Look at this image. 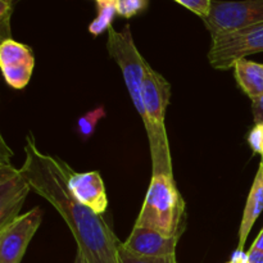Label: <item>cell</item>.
Masks as SVG:
<instances>
[{"instance_id":"obj_1","label":"cell","mask_w":263,"mask_h":263,"mask_svg":"<svg viewBox=\"0 0 263 263\" xmlns=\"http://www.w3.org/2000/svg\"><path fill=\"white\" fill-rule=\"evenodd\" d=\"M26 159L21 171L33 192L48 200L61 215L87 263H121V241L102 215L80 203L68 186L72 168L55 157L41 153L28 134Z\"/></svg>"},{"instance_id":"obj_2","label":"cell","mask_w":263,"mask_h":263,"mask_svg":"<svg viewBox=\"0 0 263 263\" xmlns=\"http://www.w3.org/2000/svg\"><path fill=\"white\" fill-rule=\"evenodd\" d=\"M134 226L180 236L186 229V207L172 175L153 174L143 207Z\"/></svg>"},{"instance_id":"obj_3","label":"cell","mask_w":263,"mask_h":263,"mask_svg":"<svg viewBox=\"0 0 263 263\" xmlns=\"http://www.w3.org/2000/svg\"><path fill=\"white\" fill-rule=\"evenodd\" d=\"M170 97V82L161 73L148 66L143 87V103L146 115L144 127L148 135L153 174H166L174 176L171 152L164 123Z\"/></svg>"},{"instance_id":"obj_4","label":"cell","mask_w":263,"mask_h":263,"mask_svg":"<svg viewBox=\"0 0 263 263\" xmlns=\"http://www.w3.org/2000/svg\"><path fill=\"white\" fill-rule=\"evenodd\" d=\"M107 49L113 61L120 66L131 100L143 122L145 123L146 115L143 103V87L144 77L149 64L141 57L140 51L134 43L130 26L126 25L122 31L110 27L108 30Z\"/></svg>"},{"instance_id":"obj_5","label":"cell","mask_w":263,"mask_h":263,"mask_svg":"<svg viewBox=\"0 0 263 263\" xmlns=\"http://www.w3.org/2000/svg\"><path fill=\"white\" fill-rule=\"evenodd\" d=\"M262 51L263 23H259L213 37L208 61L216 69H230L240 59Z\"/></svg>"},{"instance_id":"obj_6","label":"cell","mask_w":263,"mask_h":263,"mask_svg":"<svg viewBox=\"0 0 263 263\" xmlns=\"http://www.w3.org/2000/svg\"><path fill=\"white\" fill-rule=\"evenodd\" d=\"M211 37L263 23V0H212L211 10L203 18Z\"/></svg>"},{"instance_id":"obj_7","label":"cell","mask_w":263,"mask_h":263,"mask_svg":"<svg viewBox=\"0 0 263 263\" xmlns=\"http://www.w3.org/2000/svg\"><path fill=\"white\" fill-rule=\"evenodd\" d=\"M12 151L2 138L0 149V229L20 217L23 202L32 190L21 170L10 163Z\"/></svg>"},{"instance_id":"obj_8","label":"cell","mask_w":263,"mask_h":263,"mask_svg":"<svg viewBox=\"0 0 263 263\" xmlns=\"http://www.w3.org/2000/svg\"><path fill=\"white\" fill-rule=\"evenodd\" d=\"M43 220L39 207L0 229V263H21Z\"/></svg>"},{"instance_id":"obj_9","label":"cell","mask_w":263,"mask_h":263,"mask_svg":"<svg viewBox=\"0 0 263 263\" xmlns=\"http://www.w3.org/2000/svg\"><path fill=\"white\" fill-rule=\"evenodd\" d=\"M35 66L32 49L22 43L7 39L0 45V68L5 82L21 90L30 82Z\"/></svg>"},{"instance_id":"obj_10","label":"cell","mask_w":263,"mask_h":263,"mask_svg":"<svg viewBox=\"0 0 263 263\" xmlns=\"http://www.w3.org/2000/svg\"><path fill=\"white\" fill-rule=\"evenodd\" d=\"M177 236H166L156 230L134 226L133 231L122 243V247L139 256L163 257L176 254Z\"/></svg>"},{"instance_id":"obj_11","label":"cell","mask_w":263,"mask_h":263,"mask_svg":"<svg viewBox=\"0 0 263 263\" xmlns=\"http://www.w3.org/2000/svg\"><path fill=\"white\" fill-rule=\"evenodd\" d=\"M68 186L73 197L97 215H103L105 212L108 199L104 182L99 172L90 171L79 174L72 170Z\"/></svg>"},{"instance_id":"obj_12","label":"cell","mask_w":263,"mask_h":263,"mask_svg":"<svg viewBox=\"0 0 263 263\" xmlns=\"http://www.w3.org/2000/svg\"><path fill=\"white\" fill-rule=\"evenodd\" d=\"M263 211V163L261 162L257 171L254 181L252 184L251 192L248 194L246 208L243 212L240 228H239V243L238 251H244L247 239L251 234L252 228L256 223L257 218Z\"/></svg>"},{"instance_id":"obj_13","label":"cell","mask_w":263,"mask_h":263,"mask_svg":"<svg viewBox=\"0 0 263 263\" xmlns=\"http://www.w3.org/2000/svg\"><path fill=\"white\" fill-rule=\"evenodd\" d=\"M236 82L252 100L263 95V64L240 59L234 64Z\"/></svg>"},{"instance_id":"obj_14","label":"cell","mask_w":263,"mask_h":263,"mask_svg":"<svg viewBox=\"0 0 263 263\" xmlns=\"http://www.w3.org/2000/svg\"><path fill=\"white\" fill-rule=\"evenodd\" d=\"M98 7V15L89 26L91 35L99 36L112 27V22L117 14V0H95Z\"/></svg>"},{"instance_id":"obj_15","label":"cell","mask_w":263,"mask_h":263,"mask_svg":"<svg viewBox=\"0 0 263 263\" xmlns=\"http://www.w3.org/2000/svg\"><path fill=\"white\" fill-rule=\"evenodd\" d=\"M104 117V107L95 108V109L90 110V112H87L85 116L80 117V120L77 121V133L81 136L82 140H87V139L91 138V136L94 135L98 122Z\"/></svg>"},{"instance_id":"obj_16","label":"cell","mask_w":263,"mask_h":263,"mask_svg":"<svg viewBox=\"0 0 263 263\" xmlns=\"http://www.w3.org/2000/svg\"><path fill=\"white\" fill-rule=\"evenodd\" d=\"M118 254H120L121 263H177L176 254L163 257L139 256V254L131 253L127 249L123 248L122 243H121L120 249H118Z\"/></svg>"},{"instance_id":"obj_17","label":"cell","mask_w":263,"mask_h":263,"mask_svg":"<svg viewBox=\"0 0 263 263\" xmlns=\"http://www.w3.org/2000/svg\"><path fill=\"white\" fill-rule=\"evenodd\" d=\"M148 5V0H117V14L123 18H131L143 12Z\"/></svg>"},{"instance_id":"obj_18","label":"cell","mask_w":263,"mask_h":263,"mask_svg":"<svg viewBox=\"0 0 263 263\" xmlns=\"http://www.w3.org/2000/svg\"><path fill=\"white\" fill-rule=\"evenodd\" d=\"M177 4L182 5L194 14L199 15L200 18H205L211 10V4L212 0H175Z\"/></svg>"},{"instance_id":"obj_19","label":"cell","mask_w":263,"mask_h":263,"mask_svg":"<svg viewBox=\"0 0 263 263\" xmlns=\"http://www.w3.org/2000/svg\"><path fill=\"white\" fill-rule=\"evenodd\" d=\"M248 143L252 151L263 157V123H254L248 135Z\"/></svg>"},{"instance_id":"obj_20","label":"cell","mask_w":263,"mask_h":263,"mask_svg":"<svg viewBox=\"0 0 263 263\" xmlns=\"http://www.w3.org/2000/svg\"><path fill=\"white\" fill-rule=\"evenodd\" d=\"M252 112L256 123H263V95L252 100Z\"/></svg>"},{"instance_id":"obj_21","label":"cell","mask_w":263,"mask_h":263,"mask_svg":"<svg viewBox=\"0 0 263 263\" xmlns=\"http://www.w3.org/2000/svg\"><path fill=\"white\" fill-rule=\"evenodd\" d=\"M247 254H248L249 263H263V252L249 248Z\"/></svg>"},{"instance_id":"obj_22","label":"cell","mask_w":263,"mask_h":263,"mask_svg":"<svg viewBox=\"0 0 263 263\" xmlns=\"http://www.w3.org/2000/svg\"><path fill=\"white\" fill-rule=\"evenodd\" d=\"M228 263H249L248 254H247L244 251H238V249H236L235 253L233 254L231 261Z\"/></svg>"},{"instance_id":"obj_23","label":"cell","mask_w":263,"mask_h":263,"mask_svg":"<svg viewBox=\"0 0 263 263\" xmlns=\"http://www.w3.org/2000/svg\"><path fill=\"white\" fill-rule=\"evenodd\" d=\"M251 249H256V251L263 252V228L259 233V235L257 236L256 240L253 241V244L251 246Z\"/></svg>"},{"instance_id":"obj_24","label":"cell","mask_w":263,"mask_h":263,"mask_svg":"<svg viewBox=\"0 0 263 263\" xmlns=\"http://www.w3.org/2000/svg\"><path fill=\"white\" fill-rule=\"evenodd\" d=\"M73 263H87V262H86V259H85L84 257H82V254L80 253L79 251H77L76 257H74V262H73Z\"/></svg>"},{"instance_id":"obj_25","label":"cell","mask_w":263,"mask_h":263,"mask_svg":"<svg viewBox=\"0 0 263 263\" xmlns=\"http://www.w3.org/2000/svg\"><path fill=\"white\" fill-rule=\"evenodd\" d=\"M261 162H262V163H263V157H262V158H261Z\"/></svg>"}]
</instances>
